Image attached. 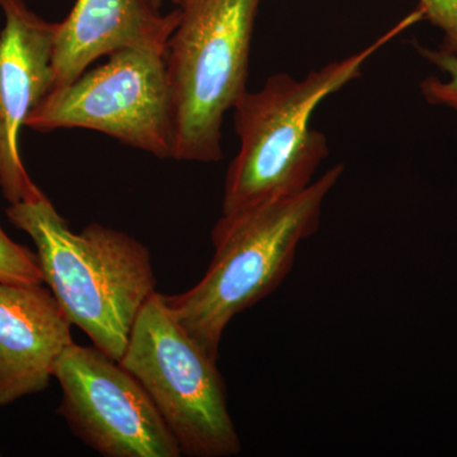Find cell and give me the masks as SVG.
I'll use <instances>...</instances> for the list:
<instances>
[{"instance_id":"cell-1","label":"cell","mask_w":457,"mask_h":457,"mask_svg":"<svg viewBox=\"0 0 457 457\" xmlns=\"http://www.w3.org/2000/svg\"><path fill=\"white\" fill-rule=\"evenodd\" d=\"M420 20L417 9L365 49L303 79L275 74L260 90H246L233 108L240 146L225 179L222 215L308 187L329 153L326 135L311 128L319 104L359 78L369 59Z\"/></svg>"},{"instance_id":"cell-2","label":"cell","mask_w":457,"mask_h":457,"mask_svg":"<svg viewBox=\"0 0 457 457\" xmlns=\"http://www.w3.org/2000/svg\"><path fill=\"white\" fill-rule=\"evenodd\" d=\"M343 170L336 165L303 191L221 215L204 278L186 293L165 296L174 318L212 360L233 318L272 294L293 269L300 243L318 230L324 200Z\"/></svg>"},{"instance_id":"cell-3","label":"cell","mask_w":457,"mask_h":457,"mask_svg":"<svg viewBox=\"0 0 457 457\" xmlns=\"http://www.w3.org/2000/svg\"><path fill=\"white\" fill-rule=\"evenodd\" d=\"M7 216L31 237L44 282L71 324L120 361L137 315L155 293L149 249L104 225L74 233L46 196L11 204Z\"/></svg>"},{"instance_id":"cell-4","label":"cell","mask_w":457,"mask_h":457,"mask_svg":"<svg viewBox=\"0 0 457 457\" xmlns=\"http://www.w3.org/2000/svg\"><path fill=\"white\" fill-rule=\"evenodd\" d=\"M179 22L165 50L173 155L222 158V122L246 92L252 38L262 0H173Z\"/></svg>"},{"instance_id":"cell-5","label":"cell","mask_w":457,"mask_h":457,"mask_svg":"<svg viewBox=\"0 0 457 457\" xmlns=\"http://www.w3.org/2000/svg\"><path fill=\"white\" fill-rule=\"evenodd\" d=\"M120 363L145 389L182 455L240 453L216 361L177 321L165 295L155 291L141 309Z\"/></svg>"},{"instance_id":"cell-6","label":"cell","mask_w":457,"mask_h":457,"mask_svg":"<svg viewBox=\"0 0 457 457\" xmlns=\"http://www.w3.org/2000/svg\"><path fill=\"white\" fill-rule=\"evenodd\" d=\"M26 126L37 131L86 129L171 159L173 119L165 53L117 51L69 86L51 90Z\"/></svg>"},{"instance_id":"cell-7","label":"cell","mask_w":457,"mask_h":457,"mask_svg":"<svg viewBox=\"0 0 457 457\" xmlns=\"http://www.w3.org/2000/svg\"><path fill=\"white\" fill-rule=\"evenodd\" d=\"M54 378L62 389L59 413L99 455L182 456L179 442L137 378L95 345H68Z\"/></svg>"},{"instance_id":"cell-8","label":"cell","mask_w":457,"mask_h":457,"mask_svg":"<svg viewBox=\"0 0 457 457\" xmlns=\"http://www.w3.org/2000/svg\"><path fill=\"white\" fill-rule=\"evenodd\" d=\"M5 25L0 31V189L9 204L44 197L27 173L20 152L21 129L53 89L56 23L23 0H0Z\"/></svg>"},{"instance_id":"cell-9","label":"cell","mask_w":457,"mask_h":457,"mask_svg":"<svg viewBox=\"0 0 457 457\" xmlns=\"http://www.w3.org/2000/svg\"><path fill=\"white\" fill-rule=\"evenodd\" d=\"M71 327L51 290L0 281V405L49 386Z\"/></svg>"},{"instance_id":"cell-10","label":"cell","mask_w":457,"mask_h":457,"mask_svg":"<svg viewBox=\"0 0 457 457\" xmlns=\"http://www.w3.org/2000/svg\"><path fill=\"white\" fill-rule=\"evenodd\" d=\"M179 22V9L163 14L150 0H77L56 23L51 90L69 86L99 57L120 50L165 53Z\"/></svg>"},{"instance_id":"cell-11","label":"cell","mask_w":457,"mask_h":457,"mask_svg":"<svg viewBox=\"0 0 457 457\" xmlns=\"http://www.w3.org/2000/svg\"><path fill=\"white\" fill-rule=\"evenodd\" d=\"M418 54L429 64L440 69L447 79L429 77L420 83V92L429 104L444 106L457 111V53L431 49L416 44Z\"/></svg>"},{"instance_id":"cell-12","label":"cell","mask_w":457,"mask_h":457,"mask_svg":"<svg viewBox=\"0 0 457 457\" xmlns=\"http://www.w3.org/2000/svg\"><path fill=\"white\" fill-rule=\"evenodd\" d=\"M0 281L9 284H42L37 254L13 242L0 227Z\"/></svg>"},{"instance_id":"cell-13","label":"cell","mask_w":457,"mask_h":457,"mask_svg":"<svg viewBox=\"0 0 457 457\" xmlns=\"http://www.w3.org/2000/svg\"><path fill=\"white\" fill-rule=\"evenodd\" d=\"M418 9L444 33L441 49L457 53V0H420Z\"/></svg>"},{"instance_id":"cell-14","label":"cell","mask_w":457,"mask_h":457,"mask_svg":"<svg viewBox=\"0 0 457 457\" xmlns=\"http://www.w3.org/2000/svg\"><path fill=\"white\" fill-rule=\"evenodd\" d=\"M150 2H152V4L154 5L155 8L161 9L163 0H150Z\"/></svg>"}]
</instances>
